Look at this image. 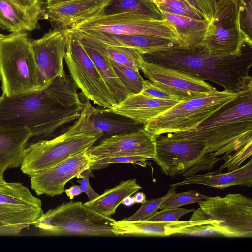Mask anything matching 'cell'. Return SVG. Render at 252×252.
I'll use <instances>...</instances> for the list:
<instances>
[{"instance_id": "obj_1", "label": "cell", "mask_w": 252, "mask_h": 252, "mask_svg": "<svg viewBox=\"0 0 252 252\" xmlns=\"http://www.w3.org/2000/svg\"><path fill=\"white\" fill-rule=\"evenodd\" d=\"M83 103L77 86L66 73L54 78L44 89L0 100V126H24L32 137H45L77 120Z\"/></svg>"}, {"instance_id": "obj_2", "label": "cell", "mask_w": 252, "mask_h": 252, "mask_svg": "<svg viewBox=\"0 0 252 252\" xmlns=\"http://www.w3.org/2000/svg\"><path fill=\"white\" fill-rule=\"evenodd\" d=\"M143 59L209 81L232 93L252 87L249 74L252 66V45L238 54L210 52L202 46L187 49L178 44L142 55Z\"/></svg>"}, {"instance_id": "obj_3", "label": "cell", "mask_w": 252, "mask_h": 252, "mask_svg": "<svg viewBox=\"0 0 252 252\" xmlns=\"http://www.w3.org/2000/svg\"><path fill=\"white\" fill-rule=\"evenodd\" d=\"M166 135L202 142L215 157L237 151L252 142V87L242 91L195 128Z\"/></svg>"}, {"instance_id": "obj_4", "label": "cell", "mask_w": 252, "mask_h": 252, "mask_svg": "<svg viewBox=\"0 0 252 252\" xmlns=\"http://www.w3.org/2000/svg\"><path fill=\"white\" fill-rule=\"evenodd\" d=\"M190 220H210L203 225L212 235L252 237V199L240 193L208 197L198 202Z\"/></svg>"}, {"instance_id": "obj_5", "label": "cell", "mask_w": 252, "mask_h": 252, "mask_svg": "<svg viewBox=\"0 0 252 252\" xmlns=\"http://www.w3.org/2000/svg\"><path fill=\"white\" fill-rule=\"evenodd\" d=\"M31 41L25 32L0 38L2 94L11 96L40 89Z\"/></svg>"}, {"instance_id": "obj_6", "label": "cell", "mask_w": 252, "mask_h": 252, "mask_svg": "<svg viewBox=\"0 0 252 252\" xmlns=\"http://www.w3.org/2000/svg\"><path fill=\"white\" fill-rule=\"evenodd\" d=\"M114 220L81 202L70 201L43 213L33 225L46 236H115L112 231Z\"/></svg>"}, {"instance_id": "obj_7", "label": "cell", "mask_w": 252, "mask_h": 252, "mask_svg": "<svg viewBox=\"0 0 252 252\" xmlns=\"http://www.w3.org/2000/svg\"><path fill=\"white\" fill-rule=\"evenodd\" d=\"M241 92L217 90L206 95L181 101L152 119L143 128L155 136L194 129Z\"/></svg>"}, {"instance_id": "obj_8", "label": "cell", "mask_w": 252, "mask_h": 252, "mask_svg": "<svg viewBox=\"0 0 252 252\" xmlns=\"http://www.w3.org/2000/svg\"><path fill=\"white\" fill-rule=\"evenodd\" d=\"M68 32L64 60L70 76L87 100L103 108L114 107L117 104L112 92L78 38Z\"/></svg>"}, {"instance_id": "obj_9", "label": "cell", "mask_w": 252, "mask_h": 252, "mask_svg": "<svg viewBox=\"0 0 252 252\" xmlns=\"http://www.w3.org/2000/svg\"><path fill=\"white\" fill-rule=\"evenodd\" d=\"M247 45H252V40L241 27L239 0L217 1L201 46L213 53L235 55L241 53Z\"/></svg>"}, {"instance_id": "obj_10", "label": "cell", "mask_w": 252, "mask_h": 252, "mask_svg": "<svg viewBox=\"0 0 252 252\" xmlns=\"http://www.w3.org/2000/svg\"><path fill=\"white\" fill-rule=\"evenodd\" d=\"M67 30L114 34L151 35L167 38L177 43L178 41L173 25L166 18L155 20L128 12L105 14L102 11Z\"/></svg>"}, {"instance_id": "obj_11", "label": "cell", "mask_w": 252, "mask_h": 252, "mask_svg": "<svg viewBox=\"0 0 252 252\" xmlns=\"http://www.w3.org/2000/svg\"><path fill=\"white\" fill-rule=\"evenodd\" d=\"M99 139L93 134L65 132L51 139L35 142L27 146L21 170L25 174L32 175L89 149Z\"/></svg>"}, {"instance_id": "obj_12", "label": "cell", "mask_w": 252, "mask_h": 252, "mask_svg": "<svg viewBox=\"0 0 252 252\" xmlns=\"http://www.w3.org/2000/svg\"><path fill=\"white\" fill-rule=\"evenodd\" d=\"M41 200L19 182L0 180V225L25 228L43 215Z\"/></svg>"}, {"instance_id": "obj_13", "label": "cell", "mask_w": 252, "mask_h": 252, "mask_svg": "<svg viewBox=\"0 0 252 252\" xmlns=\"http://www.w3.org/2000/svg\"><path fill=\"white\" fill-rule=\"evenodd\" d=\"M139 69L156 86L175 96L180 101L206 95L217 90L205 81L182 71L145 60Z\"/></svg>"}, {"instance_id": "obj_14", "label": "cell", "mask_w": 252, "mask_h": 252, "mask_svg": "<svg viewBox=\"0 0 252 252\" xmlns=\"http://www.w3.org/2000/svg\"><path fill=\"white\" fill-rule=\"evenodd\" d=\"M68 31L54 27L37 39L31 41L37 68L40 89L65 73L63 61L66 49Z\"/></svg>"}, {"instance_id": "obj_15", "label": "cell", "mask_w": 252, "mask_h": 252, "mask_svg": "<svg viewBox=\"0 0 252 252\" xmlns=\"http://www.w3.org/2000/svg\"><path fill=\"white\" fill-rule=\"evenodd\" d=\"M87 153L91 165L99 160L118 156H139L153 159L156 156L155 136L143 127L135 131L108 137L88 149Z\"/></svg>"}, {"instance_id": "obj_16", "label": "cell", "mask_w": 252, "mask_h": 252, "mask_svg": "<svg viewBox=\"0 0 252 252\" xmlns=\"http://www.w3.org/2000/svg\"><path fill=\"white\" fill-rule=\"evenodd\" d=\"M87 150L30 176L32 189L38 196L44 194L54 197L62 194L68 181L90 168L91 161Z\"/></svg>"}, {"instance_id": "obj_17", "label": "cell", "mask_w": 252, "mask_h": 252, "mask_svg": "<svg viewBox=\"0 0 252 252\" xmlns=\"http://www.w3.org/2000/svg\"><path fill=\"white\" fill-rule=\"evenodd\" d=\"M113 113L104 109L93 106L87 100L76 122L66 131L70 134L86 133L95 135L100 138L121 133L135 131L143 125L134 123L126 118L112 116Z\"/></svg>"}, {"instance_id": "obj_18", "label": "cell", "mask_w": 252, "mask_h": 252, "mask_svg": "<svg viewBox=\"0 0 252 252\" xmlns=\"http://www.w3.org/2000/svg\"><path fill=\"white\" fill-rule=\"evenodd\" d=\"M110 0H72L55 6L45 7L44 15L54 27L69 30L103 11Z\"/></svg>"}, {"instance_id": "obj_19", "label": "cell", "mask_w": 252, "mask_h": 252, "mask_svg": "<svg viewBox=\"0 0 252 252\" xmlns=\"http://www.w3.org/2000/svg\"><path fill=\"white\" fill-rule=\"evenodd\" d=\"M180 102L154 98L139 93L129 95L113 108L105 109L144 126Z\"/></svg>"}, {"instance_id": "obj_20", "label": "cell", "mask_w": 252, "mask_h": 252, "mask_svg": "<svg viewBox=\"0 0 252 252\" xmlns=\"http://www.w3.org/2000/svg\"><path fill=\"white\" fill-rule=\"evenodd\" d=\"M68 31L77 36L95 40L109 46L134 49L142 55L178 44L170 39L151 35L114 34L100 32Z\"/></svg>"}, {"instance_id": "obj_21", "label": "cell", "mask_w": 252, "mask_h": 252, "mask_svg": "<svg viewBox=\"0 0 252 252\" xmlns=\"http://www.w3.org/2000/svg\"><path fill=\"white\" fill-rule=\"evenodd\" d=\"M210 220H177L171 222H155L146 220H129L124 219L115 220L112 224V231L116 236H167L176 234L184 228L198 225H210Z\"/></svg>"}, {"instance_id": "obj_22", "label": "cell", "mask_w": 252, "mask_h": 252, "mask_svg": "<svg viewBox=\"0 0 252 252\" xmlns=\"http://www.w3.org/2000/svg\"><path fill=\"white\" fill-rule=\"evenodd\" d=\"M32 137L24 126H0V177L4 179L5 171L21 166L25 150Z\"/></svg>"}, {"instance_id": "obj_23", "label": "cell", "mask_w": 252, "mask_h": 252, "mask_svg": "<svg viewBox=\"0 0 252 252\" xmlns=\"http://www.w3.org/2000/svg\"><path fill=\"white\" fill-rule=\"evenodd\" d=\"M191 184L202 185L221 189L234 185L250 187L252 184V158L244 165L235 170L225 173L214 171L203 174H195L170 186L177 187Z\"/></svg>"}, {"instance_id": "obj_24", "label": "cell", "mask_w": 252, "mask_h": 252, "mask_svg": "<svg viewBox=\"0 0 252 252\" xmlns=\"http://www.w3.org/2000/svg\"><path fill=\"white\" fill-rule=\"evenodd\" d=\"M161 12L173 25L178 35L179 47L189 49L201 45L209 21Z\"/></svg>"}, {"instance_id": "obj_25", "label": "cell", "mask_w": 252, "mask_h": 252, "mask_svg": "<svg viewBox=\"0 0 252 252\" xmlns=\"http://www.w3.org/2000/svg\"><path fill=\"white\" fill-rule=\"evenodd\" d=\"M142 188L136 179L123 181L115 187L106 190L95 198L84 203L86 207L108 217L116 213L117 207L126 197L131 196Z\"/></svg>"}, {"instance_id": "obj_26", "label": "cell", "mask_w": 252, "mask_h": 252, "mask_svg": "<svg viewBox=\"0 0 252 252\" xmlns=\"http://www.w3.org/2000/svg\"><path fill=\"white\" fill-rule=\"evenodd\" d=\"M40 16L29 13L9 0H0V28L10 32L32 31L38 24Z\"/></svg>"}, {"instance_id": "obj_27", "label": "cell", "mask_w": 252, "mask_h": 252, "mask_svg": "<svg viewBox=\"0 0 252 252\" xmlns=\"http://www.w3.org/2000/svg\"><path fill=\"white\" fill-rule=\"evenodd\" d=\"M75 36L83 46L96 50L110 60L140 70L139 63L143 58V56L137 50L126 47L109 46L95 40Z\"/></svg>"}, {"instance_id": "obj_28", "label": "cell", "mask_w": 252, "mask_h": 252, "mask_svg": "<svg viewBox=\"0 0 252 252\" xmlns=\"http://www.w3.org/2000/svg\"><path fill=\"white\" fill-rule=\"evenodd\" d=\"M83 46L112 92L117 104L132 94L121 82L108 58L91 48Z\"/></svg>"}, {"instance_id": "obj_29", "label": "cell", "mask_w": 252, "mask_h": 252, "mask_svg": "<svg viewBox=\"0 0 252 252\" xmlns=\"http://www.w3.org/2000/svg\"><path fill=\"white\" fill-rule=\"evenodd\" d=\"M128 12L152 20H163L165 18L151 0H111L103 13L111 14Z\"/></svg>"}, {"instance_id": "obj_30", "label": "cell", "mask_w": 252, "mask_h": 252, "mask_svg": "<svg viewBox=\"0 0 252 252\" xmlns=\"http://www.w3.org/2000/svg\"><path fill=\"white\" fill-rule=\"evenodd\" d=\"M110 61L117 75L126 88L132 94L140 93L145 80L139 70Z\"/></svg>"}, {"instance_id": "obj_31", "label": "cell", "mask_w": 252, "mask_h": 252, "mask_svg": "<svg viewBox=\"0 0 252 252\" xmlns=\"http://www.w3.org/2000/svg\"><path fill=\"white\" fill-rule=\"evenodd\" d=\"M161 12L198 20L204 17L184 0H156L154 1Z\"/></svg>"}, {"instance_id": "obj_32", "label": "cell", "mask_w": 252, "mask_h": 252, "mask_svg": "<svg viewBox=\"0 0 252 252\" xmlns=\"http://www.w3.org/2000/svg\"><path fill=\"white\" fill-rule=\"evenodd\" d=\"M176 187H171L167 193L163 197L146 200L140 208L132 216L127 218L129 220H143L156 213L161 204L176 193Z\"/></svg>"}, {"instance_id": "obj_33", "label": "cell", "mask_w": 252, "mask_h": 252, "mask_svg": "<svg viewBox=\"0 0 252 252\" xmlns=\"http://www.w3.org/2000/svg\"><path fill=\"white\" fill-rule=\"evenodd\" d=\"M208 196L203 195L197 191L190 190L173 194L163 202L159 207L161 210L176 208L194 203H198L206 199Z\"/></svg>"}, {"instance_id": "obj_34", "label": "cell", "mask_w": 252, "mask_h": 252, "mask_svg": "<svg viewBox=\"0 0 252 252\" xmlns=\"http://www.w3.org/2000/svg\"><path fill=\"white\" fill-rule=\"evenodd\" d=\"M252 154V142L249 143L237 151L227 155H223L221 159L225 161L219 168V171L227 169L228 172L239 168L242 163Z\"/></svg>"}, {"instance_id": "obj_35", "label": "cell", "mask_w": 252, "mask_h": 252, "mask_svg": "<svg viewBox=\"0 0 252 252\" xmlns=\"http://www.w3.org/2000/svg\"><path fill=\"white\" fill-rule=\"evenodd\" d=\"M148 159L139 156H118L99 160L92 164L91 170L99 169L105 167L112 163H136L145 167V161Z\"/></svg>"}, {"instance_id": "obj_36", "label": "cell", "mask_w": 252, "mask_h": 252, "mask_svg": "<svg viewBox=\"0 0 252 252\" xmlns=\"http://www.w3.org/2000/svg\"><path fill=\"white\" fill-rule=\"evenodd\" d=\"M194 211V209L171 208L161 210L144 220L155 222H171L179 220L182 216Z\"/></svg>"}, {"instance_id": "obj_37", "label": "cell", "mask_w": 252, "mask_h": 252, "mask_svg": "<svg viewBox=\"0 0 252 252\" xmlns=\"http://www.w3.org/2000/svg\"><path fill=\"white\" fill-rule=\"evenodd\" d=\"M240 19L245 34L252 39V0H239Z\"/></svg>"}, {"instance_id": "obj_38", "label": "cell", "mask_w": 252, "mask_h": 252, "mask_svg": "<svg viewBox=\"0 0 252 252\" xmlns=\"http://www.w3.org/2000/svg\"><path fill=\"white\" fill-rule=\"evenodd\" d=\"M140 93L154 98L180 101L175 96L156 86L149 80H145Z\"/></svg>"}, {"instance_id": "obj_39", "label": "cell", "mask_w": 252, "mask_h": 252, "mask_svg": "<svg viewBox=\"0 0 252 252\" xmlns=\"http://www.w3.org/2000/svg\"><path fill=\"white\" fill-rule=\"evenodd\" d=\"M190 5L204 18L210 21L214 14L217 1L216 0H184Z\"/></svg>"}, {"instance_id": "obj_40", "label": "cell", "mask_w": 252, "mask_h": 252, "mask_svg": "<svg viewBox=\"0 0 252 252\" xmlns=\"http://www.w3.org/2000/svg\"><path fill=\"white\" fill-rule=\"evenodd\" d=\"M26 12L40 16L43 13L42 0H9Z\"/></svg>"}, {"instance_id": "obj_41", "label": "cell", "mask_w": 252, "mask_h": 252, "mask_svg": "<svg viewBox=\"0 0 252 252\" xmlns=\"http://www.w3.org/2000/svg\"><path fill=\"white\" fill-rule=\"evenodd\" d=\"M91 171L90 168L87 169L77 177L81 178V180L77 181L80 184L79 185V189L82 193L86 194L89 200L94 199L99 196V194L93 189L90 184L89 178L92 176Z\"/></svg>"}, {"instance_id": "obj_42", "label": "cell", "mask_w": 252, "mask_h": 252, "mask_svg": "<svg viewBox=\"0 0 252 252\" xmlns=\"http://www.w3.org/2000/svg\"><path fill=\"white\" fill-rule=\"evenodd\" d=\"M64 192L70 199H73L75 196H77L82 193L78 185L72 186L69 189L64 190Z\"/></svg>"}, {"instance_id": "obj_43", "label": "cell", "mask_w": 252, "mask_h": 252, "mask_svg": "<svg viewBox=\"0 0 252 252\" xmlns=\"http://www.w3.org/2000/svg\"><path fill=\"white\" fill-rule=\"evenodd\" d=\"M45 7H50L74 0H45Z\"/></svg>"}, {"instance_id": "obj_44", "label": "cell", "mask_w": 252, "mask_h": 252, "mask_svg": "<svg viewBox=\"0 0 252 252\" xmlns=\"http://www.w3.org/2000/svg\"><path fill=\"white\" fill-rule=\"evenodd\" d=\"M133 198L135 203H137L142 204L146 200L145 194L144 193L141 192H137L135 193V195L133 196Z\"/></svg>"}, {"instance_id": "obj_45", "label": "cell", "mask_w": 252, "mask_h": 252, "mask_svg": "<svg viewBox=\"0 0 252 252\" xmlns=\"http://www.w3.org/2000/svg\"><path fill=\"white\" fill-rule=\"evenodd\" d=\"M122 203L126 206L129 207L133 205L135 203V202L133 197L131 195L124 198Z\"/></svg>"}, {"instance_id": "obj_46", "label": "cell", "mask_w": 252, "mask_h": 252, "mask_svg": "<svg viewBox=\"0 0 252 252\" xmlns=\"http://www.w3.org/2000/svg\"><path fill=\"white\" fill-rule=\"evenodd\" d=\"M3 36H4V35L2 34H1V33H0V38L2 37Z\"/></svg>"}, {"instance_id": "obj_47", "label": "cell", "mask_w": 252, "mask_h": 252, "mask_svg": "<svg viewBox=\"0 0 252 252\" xmlns=\"http://www.w3.org/2000/svg\"><path fill=\"white\" fill-rule=\"evenodd\" d=\"M1 71H0V79L1 78Z\"/></svg>"}, {"instance_id": "obj_48", "label": "cell", "mask_w": 252, "mask_h": 252, "mask_svg": "<svg viewBox=\"0 0 252 252\" xmlns=\"http://www.w3.org/2000/svg\"><path fill=\"white\" fill-rule=\"evenodd\" d=\"M4 180V179H2L0 177V180Z\"/></svg>"}, {"instance_id": "obj_49", "label": "cell", "mask_w": 252, "mask_h": 252, "mask_svg": "<svg viewBox=\"0 0 252 252\" xmlns=\"http://www.w3.org/2000/svg\"><path fill=\"white\" fill-rule=\"evenodd\" d=\"M152 1H153V2L156 0H151Z\"/></svg>"}, {"instance_id": "obj_50", "label": "cell", "mask_w": 252, "mask_h": 252, "mask_svg": "<svg viewBox=\"0 0 252 252\" xmlns=\"http://www.w3.org/2000/svg\"><path fill=\"white\" fill-rule=\"evenodd\" d=\"M0 99H1V96H0Z\"/></svg>"}, {"instance_id": "obj_51", "label": "cell", "mask_w": 252, "mask_h": 252, "mask_svg": "<svg viewBox=\"0 0 252 252\" xmlns=\"http://www.w3.org/2000/svg\"><path fill=\"white\" fill-rule=\"evenodd\" d=\"M216 1L219 0H216Z\"/></svg>"}, {"instance_id": "obj_52", "label": "cell", "mask_w": 252, "mask_h": 252, "mask_svg": "<svg viewBox=\"0 0 252 252\" xmlns=\"http://www.w3.org/2000/svg\"></svg>"}, {"instance_id": "obj_53", "label": "cell", "mask_w": 252, "mask_h": 252, "mask_svg": "<svg viewBox=\"0 0 252 252\" xmlns=\"http://www.w3.org/2000/svg\"><path fill=\"white\" fill-rule=\"evenodd\" d=\"M0 226H1V225H0Z\"/></svg>"}]
</instances>
